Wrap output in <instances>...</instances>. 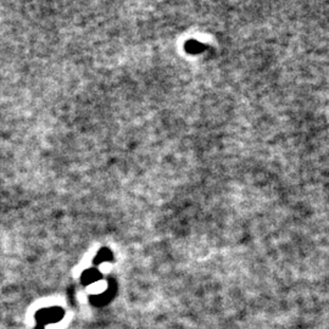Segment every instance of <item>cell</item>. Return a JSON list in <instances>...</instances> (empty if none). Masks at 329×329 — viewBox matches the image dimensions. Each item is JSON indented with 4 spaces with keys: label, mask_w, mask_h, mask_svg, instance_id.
Instances as JSON below:
<instances>
[{
    "label": "cell",
    "mask_w": 329,
    "mask_h": 329,
    "mask_svg": "<svg viewBox=\"0 0 329 329\" xmlns=\"http://www.w3.org/2000/svg\"><path fill=\"white\" fill-rule=\"evenodd\" d=\"M185 49H187V52L190 53V54H196V53H201L204 47L196 41H190L185 44Z\"/></svg>",
    "instance_id": "5"
},
{
    "label": "cell",
    "mask_w": 329,
    "mask_h": 329,
    "mask_svg": "<svg viewBox=\"0 0 329 329\" xmlns=\"http://www.w3.org/2000/svg\"><path fill=\"white\" fill-rule=\"evenodd\" d=\"M65 316V311L60 307H47L43 310H39L36 314V319L38 325L44 327L49 323H56L63 319Z\"/></svg>",
    "instance_id": "1"
},
{
    "label": "cell",
    "mask_w": 329,
    "mask_h": 329,
    "mask_svg": "<svg viewBox=\"0 0 329 329\" xmlns=\"http://www.w3.org/2000/svg\"><path fill=\"white\" fill-rule=\"evenodd\" d=\"M114 290H110V288L106 289L105 291L103 292V294H98V295H94V296L91 297L92 300V303L93 305H97V306H103L105 305V303H108L110 300H111V297L114 296Z\"/></svg>",
    "instance_id": "2"
},
{
    "label": "cell",
    "mask_w": 329,
    "mask_h": 329,
    "mask_svg": "<svg viewBox=\"0 0 329 329\" xmlns=\"http://www.w3.org/2000/svg\"><path fill=\"white\" fill-rule=\"evenodd\" d=\"M112 258V254L109 249H103L100 250L99 254L97 255V257L94 258V263L95 265H103V263L109 262L110 260Z\"/></svg>",
    "instance_id": "4"
},
{
    "label": "cell",
    "mask_w": 329,
    "mask_h": 329,
    "mask_svg": "<svg viewBox=\"0 0 329 329\" xmlns=\"http://www.w3.org/2000/svg\"><path fill=\"white\" fill-rule=\"evenodd\" d=\"M101 278L100 272L98 269H87L82 274V282L83 284H93Z\"/></svg>",
    "instance_id": "3"
}]
</instances>
